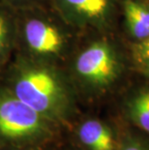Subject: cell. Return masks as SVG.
Masks as SVG:
<instances>
[{
    "mask_svg": "<svg viewBox=\"0 0 149 150\" xmlns=\"http://www.w3.org/2000/svg\"><path fill=\"white\" fill-rule=\"evenodd\" d=\"M16 97L56 125L71 122L77 110V92L60 65L14 54L0 76Z\"/></svg>",
    "mask_w": 149,
    "mask_h": 150,
    "instance_id": "1",
    "label": "cell"
},
{
    "mask_svg": "<svg viewBox=\"0 0 149 150\" xmlns=\"http://www.w3.org/2000/svg\"><path fill=\"white\" fill-rule=\"evenodd\" d=\"M17 42L15 54L37 61L66 63L74 47L75 29L49 4L16 10Z\"/></svg>",
    "mask_w": 149,
    "mask_h": 150,
    "instance_id": "2",
    "label": "cell"
},
{
    "mask_svg": "<svg viewBox=\"0 0 149 150\" xmlns=\"http://www.w3.org/2000/svg\"><path fill=\"white\" fill-rule=\"evenodd\" d=\"M65 72L76 92L96 96L114 84L121 73V62L109 41L96 38L73 50Z\"/></svg>",
    "mask_w": 149,
    "mask_h": 150,
    "instance_id": "3",
    "label": "cell"
},
{
    "mask_svg": "<svg viewBox=\"0 0 149 150\" xmlns=\"http://www.w3.org/2000/svg\"><path fill=\"white\" fill-rule=\"evenodd\" d=\"M58 128L0 82V147L46 143L54 138Z\"/></svg>",
    "mask_w": 149,
    "mask_h": 150,
    "instance_id": "4",
    "label": "cell"
},
{
    "mask_svg": "<svg viewBox=\"0 0 149 150\" xmlns=\"http://www.w3.org/2000/svg\"><path fill=\"white\" fill-rule=\"evenodd\" d=\"M66 23L78 32H101L109 26L114 13V0H49Z\"/></svg>",
    "mask_w": 149,
    "mask_h": 150,
    "instance_id": "5",
    "label": "cell"
},
{
    "mask_svg": "<svg viewBox=\"0 0 149 150\" xmlns=\"http://www.w3.org/2000/svg\"><path fill=\"white\" fill-rule=\"evenodd\" d=\"M78 143L85 150H116L112 131L97 118H85L76 127Z\"/></svg>",
    "mask_w": 149,
    "mask_h": 150,
    "instance_id": "6",
    "label": "cell"
},
{
    "mask_svg": "<svg viewBox=\"0 0 149 150\" xmlns=\"http://www.w3.org/2000/svg\"><path fill=\"white\" fill-rule=\"evenodd\" d=\"M17 14L16 10L0 0V66L5 67L16 50Z\"/></svg>",
    "mask_w": 149,
    "mask_h": 150,
    "instance_id": "7",
    "label": "cell"
},
{
    "mask_svg": "<svg viewBox=\"0 0 149 150\" xmlns=\"http://www.w3.org/2000/svg\"><path fill=\"white\" fill-rule=\"evenodd\" d=\"M124 15L127 28L138 42L149 38L148 6L135 0H127L124 3Z\"/></svg>",
    "mask_w": 149,
    "mask_h": 150,
    "instance_id": "8",
    "label": "cell"
},
{
    "mask_svg": "<svg viewBox=\"0 0 149 150\" xmlns=\"http://www.w3.org/2000/svg\"><path fill=\"white\" fill-rule=\"evenodd\" d=\"M126 111L136 126L149 134V87L139 89L128 99Z\"/></svg>",
    "mask_w": 149,
    "mask_h": 150,
    "instance_id": "9",
    "label": "cell"
},
{
    "mask_svg": "<svg viewBox=\"0 0 149 150\" xmlns=\"http://www.w3.org/2000/svg\"><path fill=\"white\" fill-rule=\"evenodd\" d=\"M133 58L137 68L149 78V38L136 44L133 50Z\"/></svg>",
    "mask_w": 149,
    "mask_h": 150,
    "instance_id": "10",
    "label": "cell"
},
{
    "mask_svg": "<svg viewBox=\"0 0 149 150\" xmlns=\"http://www.w3.org/2000/svg\"><path fill=\"white\" fill-rule=\"evenodd\" d=\"M2 1L15 10L33 7L37 5L49 4V0H2Z\"/></svg>",
    "mask_w": 149,
    "mask_h": 150,
    "instance_id": "11",
    "label": "cell"
},
{
    "mask_svg": "<svg viewBox=\"0 0 149 150\" xmlns=\"http://www.w3.org/2000/svg\"><path fill=\"white\" fill-rule=\"evenodd\" d=\"M118 150H149V146L138 139L128 138L123 140Z\"/></svg>",
    "mask_w": 149,
    "mask_h": 150,
    "instance_id": "12",
    "label": "cell"
},
{
    "mask_svg": "<svg viewBox=\"0 0 149 150\" xmlns=\"http://www.w3.org/2000/svg\"><path fill=\"white\" fill-rule=\"evenodd\" d=\"M45 143H39V144H30L24 146H18V147H10L11 150H43L41 146Z\"/></svg>",
    "mask_w": 149,
    "mask_h": 150,
    "instance_id": "13",
    "label": "cell"
},
{
    "mask_svg": "<svg viewBox=\"0 0 149 150\" xmlns=\"http://www.w3.org/2000/svg\"><path fill=\"white\" fill-rule=\"evenodd\" d=\"M3 69H4V67H3V66H0V76H1V74H2Z\"/></svg>",
    "mask_w": 149,
    "mask_h": 150,
    "instance_id": "14",
    "label": "cell"
}]
</instances>
